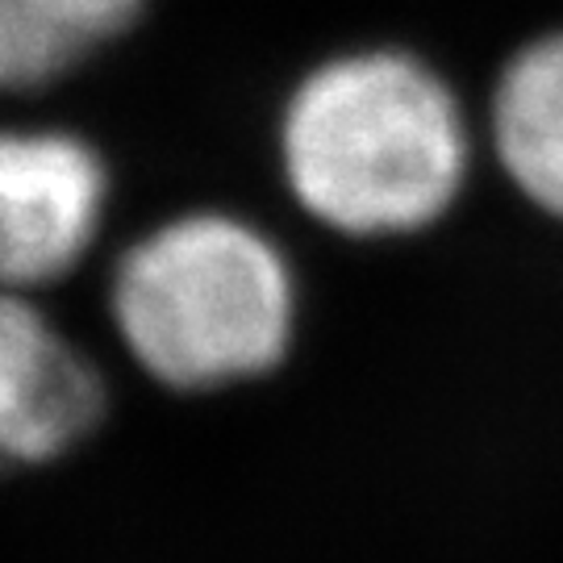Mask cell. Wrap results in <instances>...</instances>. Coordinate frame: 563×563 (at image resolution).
Listing matches in <instances>:
<instances>
[{
    "mask_svg": "<svg viewBox=\"0 0 563 563\" xmlns=\"http://www.w3.org/2000/svg\"><path fill=\"white\" fill-rule=\"evenodd\" d=\"M155 0H0V97H42L139 34Z\"/></svg>",
    "mask_w": 563,
    "mask_h": 563,
    "instance_id": "cell-6",
    "label": "cell"
},
{
    "mask_svg": "<svg viewBox=\"0 0 563 563\" xmlns=\"http://www.w3.org/2000/svg\"><path fill=\"white\" fill-rule=\"evenodd\" d=\"M109 409L101 360L42 309V297L0 288V472L76 455L101 434Z\"/></svg>",
    "mask_w": 563,
    "mask_h": 563,
    "instance_id": "cell-4",
    "label": "cell"
},
{
    "mask_svg": "<svg viewBox=\"0 0 563 563\" xmlns=\"http://www.w3.org/2000/svg\"><path fill=\"white\" fill-rule=\"evenodd\" d=\"M484 159L481 104L405 38H351L301 63L272 109L288 205L342 242H413L463 205Z\"/></svg>",
    "mask_w": 563,
    "mask_h": 563,
    "instance_id": "cell-1",
    "label": "cell"
},
{
    "mask_svg": "<svg viewBox=\"0 0 563 563\" xmlns=\"http://www.w3.org/2000/svg\"><path fill=\"white\" fill-rule=\"evenodd\" d=\"M118 176L92 134L63 121H0V288L42 297L97 255Z\"/></svg>",
    "mask_w": 563,
    "mask_h": 563,
    "instance_id": "cell-3",
    "label": "cell"
},
{
    "mask_svg": "<svg viewBox=\"0 0 563 563\" xmlns=\"http://www.w3.org/2000/svg\"><path fill=\"white\" fill-rule=\"evenodd\" d=\"M301 272L272 230L230 205L142 225L104 276V318L142 380L222 397L272 380L301 339Z\"/></svg>",
    "mask_w": 563,
    "mask_h": 563,
    "instance_id": "cell-2",
    "label": "cell"
},
{
    "mask_svg": "<svg viewBox=\"0 0 563 563\" xmlns=\"http://www.w3.org/2000/svg\"><path fill=\"white\" fill-rule=\"evenodd\" d=\"M484 159L547 222H563V18L514 42L481 101Z\"/></svg>",
    "mask_w": 563,
    "mask_h": 563,
    "instance_id": "cell-5",
    "label": "cell"
}]
</instances>
